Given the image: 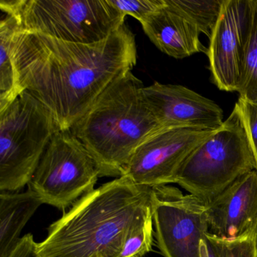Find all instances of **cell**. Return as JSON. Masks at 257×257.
Here are the masks:
<instances>
[{
	"label": "cell",
	"mask_w": 257,
	"mask_h": 257,
	"mask_svg": "<svg viewBox=\"0 0 257 257\" xmlns=\"http://www.w3.org/2000/svg\"><path fill=\"white\" fill-rule=\"evenodd\" d=\"M252 15L253 0L224 2L207 54L212 81L222 91L238 90Z\"/></svg>",
	"instance_id": "30bf717a"
},
{
	"label": "cell",
	"mask_w": 257,
	"mask_h": 257,
	"mask_svg": "<svg viewBox=\"0 0 257 257\" xmlns=\"http://www.w3.org/2000/svg\"><path fill=\"white\" fill-rule=\"evenodd\" d=\"M31 189L22 193L0 194V257H7L20 241L27 222L43 204Z\"/></svg>",
	"instance_id": "5bb4252c"
},
{
	"label": "cell",
	"mask_w": 257,
	"mask_h": 257,
	"mask_svg": "<svg viewBox=\"0 0 257 257\" xmlns=\"http://www.w3.org/2000/svg\"><path fill=\"white\" fill-rule=\"evenodd\" d=\"M255 169V159L235 104L222 126L186 158L175 183L208 204L239 177Z\"/></svg>",
	"instance_id": "5b68a950"
},
{
	"label": "cell",
	"mask_w": 257,
	"mask_h": 257,
	"mask_svg": "<svg viewBox=\"0 0 257 257\" xmlns=\"http://www.w3.org/2000/svg\"><path fill=\"white\" fill-rule=\"evenodd\" d=\"M20 31L91 44L119 29L125 17L109 0H0Z\"/></svg>",
	"instance_id": "277c9868"
},
{
	"label": "cell",
	"mask_w": 257,
	"mask_h": 257,
	"mask_svg": "<svg viewBox=\"0 0 257 257\" xmlns=\"http://www.w3.org/2000/svg\"><path fill=\"white\" fill-rule=\"evenodd\" d=\"M109 2L123 16H132L141 24L165 5V0H109Z\"/></svg>",
	"instance_id": "ffe728a7"
},
{
	"label": "cell",
	"mask_w": 257,
	"mask_h": 257,
	"mask_svg": "<svg viewBox=\"0 0 257 257\" xmlns=\"http://www.w3.org/2000/svg\"><path fill=\"white\" fill-rule=\"evenodd\" d=\"M215 130L163 129L144 141L132 155L121 177L139 186L156 187L175 183L186 158Z\"/></svg>",
	"instance_id": "9c48e42d"
},
{
	"label": "cell",
	"mask_w": 257,
	"mask_h": 257,
	"mask_svg": "<svg viewBox=\"0 0 257 257\" xmlns=\"http://www.w3.org/2000/svg\"><path fill=\"white\" fill-rule=\"evenodd\" d=\"M254 243H255V257H257V223L254 231Z\"/></svg>",
	"instance_id": "cb8c5ba5"
},
{
	"label": "cell",
	"mask_w": 257,
	"mask_h": 257,
	"mask_svg": "<svg viewBox=\"0 0 257 257\" xmlns=\"http://www.w3.org/2000/svg\"><path fill=\"white\" fill-rule=\"evenodd\" d=\"M209 232L221 238L250 235L257 223V170L239 177L206 204Z\"/></svg>",
	"instance_id": "7c38bea8"
},
{
	"label": "cell",
	"mask_w": 257,
	"mask_h": 257,
	"mask_svg": "<svg viewBox=\"0 0 257 257\" xmlns=\"http://www.w3.org/2000/svg\"><path fill=\"white\" fill-rule=\"evenodd\" d=\"M7 257H42L39 252L38 243L32 234H28L21 238L17 246Z\"/></svg>",
	"instance_id": "7402d4cb"
},
{
	"label": "cell",
	"mask_w": 257,
	"mask_h": 257,
	"mask_svg": "<svg viewBox=\"0 0 257 257\" xmlns=\"http://www.w3.org/2000/svg\"><path fill=\"white\" fill-rule=\"evenodd\" d=\"M13 57L21 91L31 93L51 111L60 130L67 131L112 82L132 71L138 52L125 24L91 44L20 31L16 25Z\"/></svg>",
	"instance_id": "6da1fadb"
},
{
	"label": "cell",
	"mask_w": 257,
	"mask_h": 257,
	"mask_svg": "<svg viewBox=\"0 0 257 257\" xmlns=\"http://www.w3.org/2000/svg\"><path fill=\"white\" fill-rule=\"evenodd\" d=\"M14 19L6 15L0 22V111L11 104L22 94L13 61Z\"/></svg>",
	"instance_id": "9a60e30c"
},
{
	"label": "cell",
	"mask_w": 257,
	"mask_h": 257,
	"mask_svg": "<svg viewBox=\"0 0 257 257\" xmlns=\"http://www.w3.org/2000/svg\"><path fill=\"white\" fill-rule=\"evenodd\" d=\"M99 177L98 168L83 144L70 130L59 131L48 146L28 189L43 204L64 210L94 190Z\"/></svg>",
	"instance_id": "52a82bcc"
},
{
	"label": "cell",
	"mask_w": 257,
	"mask_h": 257,
	"mask_svg": "<svg viewBox=\"0 0 257 257\" xmlns=\"http://www.w3.org/2000/svg\"><path fill=\"white\" fill-rule=\"evenodd\" d=\"M144 88L132 71L125 73L70 129L92 156L100 177H121L135 150L164 129Z\"/></svg>",
	"instance_id": "3957f363"
},
{
	"label": "cell",
	"mask_w": 257,
	"mask_h": 257,
	"mask_svg": "<svg viewBox=\"0 0 257 257\" xmlns=\"http://www.w3.org/2000/svg\"><path fill=\"white\" fill-rule=\"evenodd\" d=\"M153 225L165 257H200V243L209 232L206 204L174 186L153 187Z\"/></svg>",
	"instance_id": "ba28073f"
},
{
	"label": "cell",
	"mask_w": 257,
	"mask_h": 257,
	"mask_svg": "<svg viewBox=\"0 0 257 257\" xmlns=\"http://www.w3.org/2000/svg\"><path fill=\"white\" fill-rule=\"evenodd\" d=\"M200 257H218L214 248L206 239L200 243Z\"/></svg>",
	"instance_id": "603a6c76"
},
{
	"label": "cell",
	"mask_w": 257,
	"mask_h": 257,
	"mask_svg": "<svg viewBox=\"0 0 257 257\" xmlns=\"http://www.w3.org/2000/svg\"><path fill=\"white\" fill-rule=\"evenodd\" d=\"M150 41L161 52L176 59H183L208 49L200 41L199 30L177 9L165 0V5L141 24Z\"/></svg>",
	"instance_id": "4fadbf2b"
},
{
	"label": "cell",
	"mask_w": 257,
	"mask_h": 257,
	"mask_svg": "<svg viewBox=\"0 0 257 257\" xmlns=\"http://www.w3.org/2000/svg\"><path fill=\"white\" fill-rule=\"evenodd\" d=\"M153 226V221H151L132 233L118 257H143L150 252L154 241Z\"/></svg>",
	"instance_id": "d6986e66"
},
{
	"label": "cell",
	"mask_w": 257,
	"mask_h": 257,
	"mask_svg": "<svg viewBox=\"0 0 257 257\" xmlns=\"http://www.w3.org/2000/svg\"><path fill=\"white\" fill-rule=\"evenodd\" d=\"M237 92L239 98L257 103V0H253L252 27Z\"/></svg>",
	"instance_id": "e0dca14e"
},
{
	"label": "cell",
	"mask_w": 257,
	"mask_h": 257,
	"mask_svg": "<svg viewBox=\"0 0 257 257\" xmlns=\"http://www.w3.org/2000/svg\"><path fill=\"white\" fill-rule=\"evenodd\" d=\"M210 40L219 20L225 0H167Z\"/></svg>",
	"instance_id": "2e32d148"
},
{
	"label": "cell",
	"mask_w": 257,
	"mask_h": 257,
	"mask_svg": "<svg viewBox=\"0 0 257 257\" xmlns=\"http://www.w3.org/2000/svg\"><path fill=\"white\" fill-rule=\"evenodd\" d=\"M205 239L214 248L218 257H255L254 233L240 238L225 239L208 232Z\"/></svg>",
	"instance_id": "ac0fdd59"
},
{
	"label": "cell",
	"mask_w": 257,
	"mask_h": 257,
	"mask_svg": "<svg viewBox=\"0 0 257 257\" xmlns=\"http://www.w3.org/2000/svg\"><path fill=\"white\" fill-rule=\"evenodd\" d=\"M144 94L164 129L216 130L223 124V111L215 102L183 85L154 82L144 86Z\"/></svg>",
	"instance_id": "8fae6325"
},
{
	"label": "cell",
	"mask_w": 257,
	"mask_h": 257,
	"mask_svg": "<svg viewBox=\"0 0 257 257\" xmlns=\"http://www.w3.org/2000/svg\"><path fill=\"white\" fill-rule=\"evenodd\" d=\"M51 111L25 91L0 111V190L28 185L53 137L59 132Z\"/></svg>",
	"instance_id": "8992f818"
},
{
	"label": "cell",
	"mask_w": 257,
	"mask_h": 257,
	"mask_svg": "<svg viewBox=\"0 0 257 257\" xmlns=\"http://www.w3.org/2000/svg\"><path fill=\"white\" fill-rule=\"evenodd\" d=\"M153 188L118 177L81 197L38 243L42 257H118L127 237L153 221Z\"/></svg>",
	"instance_id": "7a4b0ae2"
},
{
	"label": "cell",
	"mask_w": 257,
	"mask_h": 257,
	"mask_svg": "<svg viewBox=\"0 0 257 257\" xmlns=\"http://www.w3.org/2000/svg\"><path fill=\"white\" fill-rule=\"evenodd\" d=\"M246 131V136L253 154L257 170V103L239 98L236 103Z\"/></svg>",
	"instance_id": "44dd1931"
}]
</instances>
